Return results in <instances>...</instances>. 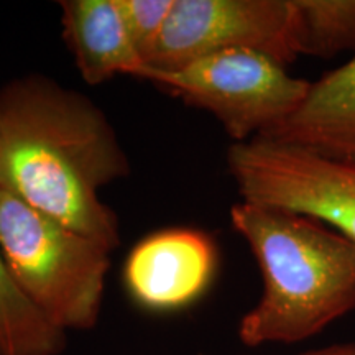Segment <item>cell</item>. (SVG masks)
I'll use <instances>...</instances> for the list:
<instances>
[{"mask_svg":"<svg viewBox=\"0 0 355 355\" xmlns=\"http://www.w3.org/2000/svg\"><path fill=\"white\" fill-rule=\"evenodd\" d=\"M128 175L117 132L83 92L40 73L0 87V188L114 252L121 225L101 189Z\"/></svg>","mask_w":355,"mask_h":355,"instance_id":"6da1fadb","label":"cell"},{"mask_svg":"<svg viewBox=\"0 0 355 355\" xmlns=\"http://www.w3.org/2000/svg\"><path fill=\"white\" fill-rule=\"evenodd\" d=\"M230 225L261 275L260 298L239 321L243 345L303 343L355 311V242L344 234L248 201L230 207Z\"/></svg>","mask_w":355,"mask_h":355,"instance_id":"7a4b0ae2","label":"cell"},{"mask_svg":"<svg viewBox=\"0 0 355 355\" xmlns=\"http://www.w3.org/2000/svg\"><path fill=\"white\" fill-rule=\"evenodd\" d=\"M0 252L21 291L60 331L99 324L109 248L0 188Z\"/></svg>","mask_w":355,"mask_h":355,"instance_id":"3957f363","label":"cell"},{"mask_svg":"<svg viewBox=\"0 0 355 355\" xmlns=\"http://www.w3.org/2000/svg\"><path fill=\"white\" fill-rule=\"evenodd\" d=\"M139 79L209 112L232 144L268 135L308 96L311 83L255 50H225L176 69L144 68Z\"/></svg>","mask_w":355,"mask_h":355,"instance_id":"277c9868","label":"cell"},{"mask_svg":"<svg viewBox=\"0 0 355 355\" xmlns=\"http://www.w3.org/2000/svg\"><path fill=\"white\" fill-rule=\"evenodd\" d=\"M227 170L242 201L313 217L355 242V163L254 139L229 146Z\"/></svg>","mask_w":355,"mask_h":355,"instance_id":"5b68a950","label":"cell"},{"mask_svg":"<svg viewBox=\"0 0 355 355\" xmlns=\"http://www.w3.org/2000/svg\"><path fill=\"white\" fill-rule=\"evenodd\" d=\"M225 50H255L293 63L300 56L293 0H175L146 68L176 69Z\"/></svg>","mask_w":355,"mask_h":355,"instance_id":"8992f818","label":"cell"},{"mask_svg":"<svg viewBox=\"0 0 355 355\" xmlns=\"http://www.w3.org/2000/svg\"><path fill=\"white\" fill-rule=\"evenodd\" d=\"M219 254L209 234L191 227L162 229L128 254L122 282L128 300L150 314H175L209 291Z\"/></svg>","mask_w":355,"mask_h":355,"instance_id":"52a82bcc","label":"cell"},{"mask_svg":"<svg viewBox=\"0 0 355 355\" xmlns=\"http://www.w3.org/2000/svg\"><path fill=\"white\" fill-rule=\"evenodd\" d=\"M260 139L355 163V55L311 83L300 107Z\"/></svg>","mask_w":355,"mask_h":355,"instance_id":"ba28073f","label":"cell"},{"mask_svg":"<svg viewBox=\"0 0 355 355\" xmlns=\"http://www.w3.org/2000/svg\"><path fill=\"white\" fill-rule=\"evenodd\" d=\"M61 35L83 81L99 86L119 76L139 78L145 61L133 48L117 0H63Z\"/></svg>","mask_w":355,"mask_h":355,"instance_id":"9c48e42d","label":"cell"},{"mask_svg":"<svg viewBox=\"0 0 355 355\" xmlns=\"http://www.w3.org/2000/svg\"><path fill=\"white\" fill-rule=\"evenodd\" d=\"M66 345L68 334L21 291L0 252V355H61Z\"/></svg>","mask_w":355,"mask_h":355,"instance_id":"30bf717a","label":"cell"},{"mask_svg":"<svg viewBox=\"0 0 355 355\" xmlns=\"http://www.w3.org/2000/svg\"><path fill=\"white\" fill-rule=\"evenodd\" d=\"M293 7L300 56L355 55V0H293Z\"/></svg>","mask_w":355,"mask_h":355,"instance_id":"8fae6325","label":"cell"},{"mask_svg":"<svg viewBox=\"0 0 355 355\" xmlns=\"http://www.w3.org/2000/svg\"><path fill=\"white\" fill-rule=\"evenodd\" d=\"M175 0H117L133 48L145 64L157 50Z\"/></svg>","mask_w":355,"mask_h":355,"instance_id":"7c38bea8","label":"cell"},{"mask_svg":"<svg viewBox=\"0 0 355 355\" xmlns=\"http://www.w3.org/2000/svg\"><path fill=\"white\" fill-rule=\"evenodd\" d=\"M241 355H254V354H241ZM296 355H355V343L327 345V347L313 349V350H308V352H301Z\"/></svg>","mask_w":355,"mask_h":355,"instance_id":"4fadbf2b","label":"cell"}]
</instances>
